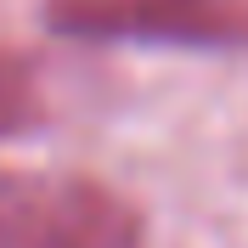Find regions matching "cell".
Returning a JSON list of instances; mask_svg holds the SVG:
<instances>
[{"instance_id":"obj_1","label":"cell","mask_w":248,"mask_h":248,"mask_svg":"<svg viewBox=\"0 0 248 248\" xmlns=\"http://www.w3.org/2000/svg\"><path fill=\"white\" fill-rule=\"evenodd\" d=\"M0 248H141V215L91 175H0Z\"/></svg>"},{"instance_id":"obj_2","label":"cell","mask_w":248,"mask_h":248,"mask_svg":"<svg viewBox=\"0 0 248 248\" xmlns=\"http://www.w3.org/2000/svg\"><path fill=\"white\" fill-rule=\"evenodd\" d=\"M46 29L91 46L248 51V0H46Z\"/></svg>"},{"instance_id":"obj_3","label":"cell","mask_w":248,"mask_h":248,"mask_svg":"<svg viewBox=\"0 0 248 248\" xmlns=\"http://www.w3.org/2000/svg\"><path fill=\"white\" fill-rule=\"evenodd\" d=\"M46 119V85L23 51H0V141H17L40 130Z\"/></svg>"}]
</instances>
